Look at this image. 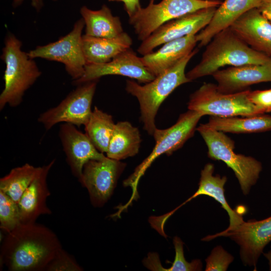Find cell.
<instances>
[{"label":"cell","mask_w":271,"mask_h":271,"mask_svg":"<svg viewBox=\"0 0 271 271\" xmlns=\"http://www.w3.org/2000/svg\"><path fill=\"white\" fill-rule=\"evenodd\" d=\"M62 248L48 227L36 222L21 223L2 241L1 265L10 271H44Z\"/></svg>","instance_id":"1"},{"label":"cell","mask_w":271,"mask_h":271,"mask_svg":"<svg viewBox=\"0 0 271 271\" xmlns=\"http://www.w3.org/2000/svg\"><path fill=\"white\" fill-rule=\"evenodd\" d=\"M271 63V58L251 48L230 28L216 34L206 46L199 63L186 73L192 81L212 75L222 67Z\"/></svg>","instance_id":"2"},{"label":"cell","mask_w":271,"mask_h":271,"mask_svg":"<svg viewBox=\"0 0 271 271\" xmlns=\"http://www.w3.org/2000/svg\"><path fill=\"white\" fill-rule=\"evenodd\" d=\"M198 52V49H194L174 66L143 85L131 80L126 81L125 90L138 99L141 120L144 129L149 134L153 136L157 128L155 118L163 102L178 87L191 81L186 76L185 69Z\"/></svg>","instance_id":"3"},{"label":"cell","mask_w":271,"mask_h":271,"mask_svg":"<svg viewBox=\"0 0 271 271\" xmlns=\"http://www.w3.org/2000/svg\"><path fill=\"white\" fill-rule=\"evenodd\" d=\"M1 56L6 64L4 88L0 94V110L6 105L15 107L22 102L25 92L41 75L42 72L28 53L22 50V42L8 34Z\"/></svg>","instance_id":"4"},{"label":"cell","mask_w":271,"mask_h":271,"mask_svg":"<svg viewBox=\"0 0 271 271\" xmlns=\"http://www.w3.org/2000/svg\"><path fill=\"white\" fill-rule=\"evenodd\" d=\"M202 116L199 112L188 109L181 114L177 122L171 127L163 129L156 128L153 135L155 145L152 152L123 182L124 187H130L132 189L130 199L122 206L123 209H126L133 201L139 198L138 185L153 162L161 155L165 154L170 156L181 148L193 136L196 130V125Z\"/></svg>","instance_id":"5"},{"label":"cell","mask_w":271,"mask_h":271,"mask_svg":"<svg viewBox=\"0 0 271 271\" xmlns=\"http://www.w3.org/2000/svg\"><path fill=\"white\" fill-rule=\"evenodd\" d=\"M208 148V156L214 160L222 161L231 168L237 178L244 195L249 193L262 171L261 163L254 158L236 154L234 143L223 132L213 129L205 124L196 127Z\"/></svg>","instance_id":"6"},{"label":"cell","mask_w":271,"mask_h":271,"mask_svg":"<svg viewBox=\"0 0 271 271\" xmlns=\"http://www.w3.org/2000/svg\"><path fill=\"white\" fill-rule=\"evenodd\" d=\"M249 91L246 89L233 93H224L218 90L216 84L204 83L190 95L188 108L198 112L203 116L209 115L220 117L264 114L262 109L249 100Z\"/></svg>","instance_id":"7"},{"label":"cell","mask_w":271,"mask_h":271,"mask_svg":"<svg viewBox=\"0 0 271 271\" xmlns=\"http://www.w3.org/2000/svg\"><path fill=\"white\" fill-rule=\"evenodd\" d=\"M150 0L145 8L141 7L129 17L138 40L143 41L166 23L200 9L218 7L222 3L201 0Z\"/></svg>","instance_id":"8"},{"label":"cell","mask_w":271,"mask_h":271,"mask_svg":"<svg viewBox=\"0 0 271 271\" xmlns=\"http://www.w3.org/2000/svg\"><path fill=\"white\" fill-rule=\"evenodd\" d=\"M85 23L82 18L78 20L71 31L58 40L43 46H38L28 53L33 58H41L63 63L73 81L84 74L86 61L84 53L82 31Z\"/></svg>","instance_id":"9"},{"label":"cell","mask_w":271,"mask_h":271,"mask_svg":"<svg viewBox=\"0 0 271 271\" xmlns=\"http://www.w3.org/2000/svg\"><path fill=\"white\" fill-rule=\"evenodd\" d=\"M98 81L77 85L58 105L42 113L38 121L46 130L59 123L85 126L92 111L91 105Z\"/></svg>","instance_id":"10"},{"label":"cell","mask_w":271,"mask_h":271,"mask_svg":"<svg viewBox=\"0 0 271 271\" xmlns=\"http://www.w3.org/2000/svg\"><path fill=\"white\" fill-rule=\"evenodd\" d=\"M220 236L228 237L240 247V257L245 265L256 264L264 247L271 241V216L261 220L243 221L236 226L208 235L202 240L208 241Z\"/></svg>","instance_id":"11"},{"label":"cell","mask_w":271,"mask_h":271,"mask_svg":"<svg viewBox=\"0 0 271 271\" xmlns=\"http://www.w3.org/2000/svg\"><path fill=\"white\" fill-rule=\"evenodd\" d=\"M126 164L106 157L84 166L79 182L88 192L92 205L102 207L110 199Z\"/></svg>","instance_id":"12"},{"label":"cell","mask_w":271,"mask_h":271,"mask_svg":"<svg viewBox=\"0 0 271 271\" xmlns=\"http://www.w3.org/2000/svg\"><path fill=\"white\" fill-rule=\"evenodd\" d=\"M217 8L200 9L166 23L142 41L138 52L143 56L168 42L196 35L210 23Z\"/></svg>","instance_id":"13"},{"label":"cell","mask_w":271,"mask_h":271,"mask_svg":"<svg viewBox=\"0 0 271 271\" xmlns=\"http://www.w3.org/2000/svg\"><path fill=\"white\" fill-rule=\"evenodd\" d=\"M121 75L136 79L140 83H148L155 76L144 65L141 57L129 48L121 52L110 61L97 64H88L85 67L83 75L74 80L78 85L87 82L98 80L106 75Z\"/></svg>","instance_id":"14"},{"label":"cell","mask_w":271,"mask_h":271,"mask_svg":"<svg viewBox=\"0 0 271 271\" xmlns=\"http://www.w3.org/2000/svg\"><path fill=\"white\" fill-rule=\"evenodd\" d=\"M59 136L66 157V161L73 176L79 180L84 165L91 160L105 158L85 133L67 123L60 125Z\"/></svg>","instance_id":"15"},{"label":"cell","mask_w":271,"mask_h":271,"mask_svg":"<svg viewBox=\"0 0 271 271\" xmlns=\"http://www.w3.org/2000/svg\"><path fill=\"white\" fill-rule=\"evenodd\" d=\"M212 75L220 92H238L246 90L247 87L253 84L271 82V63L230 66L219 69Z\"/></svg>","instance_id":"16"},{"label":"cell","mask_w":271,"mask_h":271,"mask_svg":"<svg viewBox=\"0 0 271 271\" xmlns=\"http://www.w3.org/2000/svg\"><path fill=\"white\" fill-rule=\"evenodd\" d=\"M52 160L41 169L21 196L18 204L22 223L36 222L42 215H49L52 211L47 204V200L51 195L47 184L49 171L54 165Z\"/></svg>","instance_id":"17"},{"label":"cell","mask_w":271,"mask_h":271,"mask_svg":"<svg viewBox=\"0 0 271 271\" xmlns=\"http://www.w3.org/2000/svg\"><path fill=\"white\" fill-rule=\"evenodd\" d=\"M230 27L253 49L271 58V23L257 8L244 14Z\"/></svg>","instance_id":"18"},{"label":"cell","mask_w":271,"mask_h":271,"mask_svg":"<svg viewBox=\"0 0 271 271\" xmlns=\"http://www.w3.org/2000/svg\"><path fill=\"white\" fill-rule=\"evenodd\" d=\"M261 0H224L216 8L210 23L196 35L198 46H206L213 37L228 28L249 10L257 8Z\"/></svg>","instance_id":"19"},{"label":"cell","mask_w":271,"mask_h":271,"mask_svg":"<svg viewBox=\"0 0 271 271\" xmlns=\"http://www.w3.org/2000/svg\"><path fill=\"white\" fill-rule=\"evenodd\" d=\"M197 43L196 35L168 42L159 50L141 57L147 70L155 77L174 66L191 53Z\"/></svg>","instance_id":"20"},{"label":"cell","mask_w":271,"mask_h":271,"mask_svg":"<svg viewBox=\"0 0 271 271\" xmlns=\"http://www.w3.org/2000/svg\"><path fill=\"white\" fill-rule=\"evenodd\" d=\"M213 164L208 163L205 165L201 172L199 187L195 193L177 208L181 206L198 196L204 195L213 198L219 202L222 207L228 213L229 217V225L227 229H231L244 220L239 212L232 209L225 198L224 185L227 181L226 176L221 177L219 175H214Z\"/></svg>","instance_id":"21"},{"label":"cell","mask_w":271,"mask_h":271,"mask_svg":"<svg viewBox=\"0 0 271 271\" xmlns=\"http://www.w3.org/2000/svg\"><path fill=\"white\" fill-rule=\"evenodd\" d=\"M82 42L86 64L109 62L130 48L132 44L131 38L124 32L113 38H98L84 34Z\"/></svg>","instance_id":"22"},{"label":"cell","mask_w":271,"mask_h":271,"mask_svg":"<svg viewBox=\"0 0 271 271\" xmlns=\"http://www.w3.org/2000/svg\"><path fill=\"white\" fill-rule=\"evenodd\" d=\"M80 14L85 23V35L98 38H113L124 32L118 17L113 15L106 5L97 10L86 6L80 9Z\"/></svg>","instance_id":"23"},{"label":"cell","mask_w":271,"mask_h":271,"mask_svg":"<svg viewBox=\"0 0 271 271\" xmlns=\"http://www.w3.org/2000/svg\"><path fill=\"white\" fill-rule=\"evenodd\" d=\"M142 139L139 129L126 121L115 124L106 152L109 158L121 160L136 155Z\"/></svg>","instance_id":"24"},{"label":"cell","mask_w":271,"mask_h":271,"mask_svg":"<svg viewBox=\"0 0 271 271\" xmlns=\"http://www.w3.org/2000/svg\"><path fill=\"white\" fill-rule=\"evenodd\" d=\"M208 126L223 132L253 133L271 130V116L263 114L245 117L211 116Z\"/></svg>","instance_id":"25"},{"label":"cell","mask_w":271,"mask_h":271,"mask_svg":"<svg viewBox=\"0 0 271 271\" xmlns=\"http://www.w3.org/2000/svg\"><path fill=\"white\" fill-rule=\"evenodd\" d=\"M115 124L110 114L95 106L84 126L85 133L102 153L107 151Z\"/></svg>","instance_id":"26"},{"label":"cell","mask_w":271,"mask_h":271,"mask_svg":"<svg viewBox=\"0 0 271 271\" xmlns=\"http://www.w3.org/2000/svg\"><path fill=\"white\" fill-rule=\"evenodd\" d=\"M41 169L28 163L14 168L0 179V191L18 203L24 192L29 186Z\"/></svg>","instance_id":"27"},{"label":"cell","mask_w":271,"mask_h":271,"mask_svg":"<svg viewBox=\"0 0 271 271\" xmlns=\"http://www.w3.org/2000/svg\"><path fill=\"white\" fill-rule=\"evenodd\" d=\"M173 243L175 250V257L171 267L165 268L162 266L157 254H152L148 258L146 262V267L152 270L195 271L202 270V263L200 260L195 259L189 262L185 259L183 251L184 243L179 237H174Z\"/></svg>","instance_id":"28"},{"label":"cell","mask_w":271,"mask_h":271,"mask_svg":"<svg viewBox=\"0 0 271 271\" xmlns=\"http://www.w3.org/2000/svg\"><path fill=\"white\" fill-rule=\"evenodd\" d=\"M22 223L18 203L0 191V228L8 233Z\"/></svg>","instance_id":"29"},{"label":"cell","mask_w":271,"mask_h":271,"mask_svg":"<svg viewBox=\"0 0 271 271\" xmlns=\"http://www.w3.org/2000/svg\"><path fill=\"white\" fill-rule=\"evenodd\" d=\"M233 256L221 245L214 247L206 259V271H225L233 261Z\"/></svg>","instance_id":"30"},{"label":"cell","mask_w":271,"mask_h":271,"mask_svg":"<svg viewBox=\"0 0 271 271\" xmlns=\"http://www.w3.org/2000/svg\"><path fill=\"white\" fill-rule=\"evenodd\" d=\"M83 268L63 248L61 249L50 262L46 271H82Z\"/></svg>","instance_id":"31"},{"label":"cell","mask_w":271,"mask_h":271,"mask_svg":"<svg viewBox=\"0 0 271 271\" xmlns=\"http://www.w3.org/2000/svg\"><path fill=\"white\" fill-rule=\"evenodd\" d=\"M249 100L264 113L271 112V88L249 91Z\"/></svg>","instance_id":"32"},{"label":"cell","mask_w":271,"mask_h":271,"mask_svg":"<svg viewBox=\"0 0 271 271\" xmlns=\"http://www.w3.org/2000/svg\"><path fill=\"white\" fill-rule=\"evenodd\" d=\"M110 2H121L124 4V8L128 17L133 15L141 7L140 0H108Z\"/></svg>","instance_id":"33"},{"label":"cell","mask_w":271,"mask_h":271,"mask_svg":"<svg viewBox=\"0 0 271 271\" xmlns=\"http://www.w3.org/2000/svg\"><path fill=\"white\" fill-rule=\"evenodd\" d=\"M257 9L261 15L271 23V0H261Z\"/></svg>","instance_id":"34"},{"label":"cell","mask_w":271,"mask_h":271,"mask_svg":"<svg viewBox=\"0 0 271 271\" xmlns=\"http://www.w3.org/2000/svg\"><path fill=\"white\" fill-rule=\"evenodd\" d=\"M24 0H14V6H18ZM32 6L38 11H40L43 6V0H31Z\"/></svg>","instance_id":"35"},{"label":"cell","mask_w":271,"mask_h":271,"mask_svg":"<svg viewBox=\"0 0 271 271\" xmlns=\"http://www.w3.org/2000/svg\"><path fill=\"white\" fill-rule=\"evenodd\" d=\"M263 254L264 256L268 260L269 270L271 271V246H270V250L267 252H265V253L263 252Z\"/></svg>","instance_id":"36"},{"label":"cell","mask_w":271,"mask_h":271,"mask_svg":"<svg viewBox=\"0 0 271 271\" xmlns=\"http://www.w3.org/2000/svg\"><path fill=\"white\" fill-rule=\"evenodd\" d=\"M201 1H209V2H215L219 0H201Z\"/></svg>","instance_id":"37"},{"label":"cell","mask_w":271,"mask_h":271,"mask_svg":"<svg viewBox=\"0 0 271 271\" xmlns=\"http://www.w3.org/2000/svg\"><path fill=\"white\" fill-rule=\"evenodd\" d=\"M52 1H57V0H52Z\"/></svg>","instance_id":"38"}]
</instances>
